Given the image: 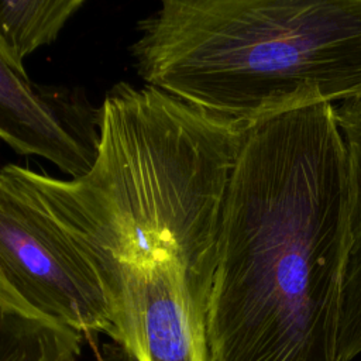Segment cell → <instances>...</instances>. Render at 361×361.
Instances as JSON below:
<instances>
[{
	"label": "cell",
	"mask_w": 361,
	"mask_h": 361,
	"mask_svg": "<svg viewBox=\"0 0 361 361\" xmlns=\"http://www.w3.org/2000/svg\"><path fill=\"white\" fill-rule=\"evenodd\" d=\"M348 210L347 151L330 103L244 128L217 240L212 361H340Z\"/></svg>",
	"instance_id": "6da1fadb"
},
{
	"label": "cell",
	"mask_w": 361,
	"mask_h": 361,
	"mask_svg": "<svg viewBox=\"0 0 361 361\" xmlns=\"http://www.w3.org/2000/svg\"><path fill=\"white\" fill-rule=\"evenodd\" d=\"M245 127L121 82L100 106L97 152L85 175L59 179L30 168L25 175L102 278L116 264L169 252L212 288Z\"/></svg>",
	"instance_id": "7a4b0ae2"
},
{
	"label": "cell",
	"mask_w": 361,
	"mask_h": 361,
	"mask_svg": "<svg viewBox=\"0 0 361 361\" xmlns=\"http://www.w3.org/2000/svg\"><path fill=\"white\" fill-rule=\"evenodd\" d=\"M137 31L145 85L243 126L361 97V0H165Z\"/></svg>",
	"instance_id": "3957f363"
},
{
	"label": "cell",
	"mask_w": 361,
	"mask_h": 361,
	"mask_svg": "<svg viewBox=\"0 0 361 361\" xmlns=\"http://www.w3.org/2000/svg\"><path fill=\"white\" fill-rule=\"evenodd\" d=\"M0 302L117 341L102 275L16 164L0 169Z\"/></svg>",
	"instance_id": "277c9868"
},
{
	"label": "cell",
	"mask_w": 361,
	"mask_h": 361,
	"mask_svg": "<svg viewBox=\"0 0 361 361\" xmlns=\"http://www.w3.org/2000/svg\"><path fill=\"white\" fill-rule=\"evenodd\" d=\"M104 288L113 307L117 344L134 361H212L207 313L212 288L180 261L159 252L116 264Z\"/></svg>",
	"instance_id": "5b68a950"
},
{
	"label": "cell",
	"mask_w": 361,
	"mask_h": 361,
	"mask_svg": "<svg viewBox=\"0 0 361 361\" xmlns=\"http://www.w3.org/2000/svg\"><path fill=\"white\" fill-rule=\"evenodd\" d=\"M99 121L83 92L38 86L0 56V138L14 152L82 176L96 158Z\"/></svg>",
	"instance_id": "8992f818"
},
{
	"label": "cell",
	"mask_w": 361,
	"mask_h": 361,
	"mask_svg": "<svg viewBox=\"0 0 361 361\" xmlns=\"http://www.w3.org/2000/svg\"><path fill=\"white\" fill-rule=\"evenodd\" d=\"M348 161V245L341 283L338 353L351 361L361 353V97L336 109Z\"/></svg>",
	"instance_id": "52a82bcc"
},
{
	"label": "cell",
	"mask_w": 361,
	"mask_h": 361,
	"mask_svg": "<svg viewBox=\"0 0 361 361\" xmlns=\"http://www.w3.org/2000/svg\"><path fill=\"white\" fill-rule=\"evenodd\" d=\"M83 0H0V56L27 75L24 59L52 44Z\"/></svg>",
	"instance_id": "ba28073f"
},
{
	"label": "cell",
	"mask_w": 361,
	"mask_h": 361,
	"mask_svg": "<svg viewBox=\"0 0 361 361\" xmlns=\"http://www.w3.org/2000/svg\"><path fill=\"white\" fill-rule=\"evenodd\" d=\"M83 334L0 302V361H76Z\"/></svg>",
	"instance_id": "9c48e42d"
}]
</instances>
